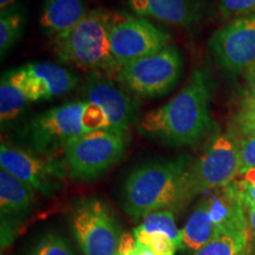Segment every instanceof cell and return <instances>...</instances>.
I'll list each match as a JSON object with an SVG mask.
<instances>
[{"mask_svg":"<svg viewBox=\"0 0 255 255\" xmlns=\"http://www.w3.org/2000/svg\"><path fill=\"white\" fill-rule=\"evenodd\" d=\"M25 9L21 5H14L0 15V53L1 57L14 45L21 37L25 25Z\"/></svg>","mask_w":255,"mask_h":255,"instance_id":"20","label":"cell"},{"mask_svg":"<svg viewBox=\"0 0 255 255\" xmlns=\"http://www.w3.org/2000/svg\"><path fill=\"white\" fill-rule=\"evenodd\" d=\"M231 132L237 137L255 135V98L245 95L231 120Z\"/></svg>","mask_w":255,"mask_h":255,"instance_id":"22","label":"cell"},{"mask_svg":"<svg viewBox=\"0 0 255 255\" xmlns=\"http://www.w3.org/2000/svg\"><path fill=\"white\" fill-rule=\"evenodd\" d=\"M30 102L24 84L23 68L4 73L0 83V122H11Z\"/></svg>","mask_w":255,"mask_h":255,"instance_id":"16","label":"cell"},{"mask_svg":"<svg viewBox=\"0 0 255 255\" xmlns=\"http://www.w3.org/2000/svg\"><path fill=\"white\" fill-rule=\"evenodd\" d=\"M33 255H71L63 239L50 234L39 242Z\"/></svg>","mask_w":255,"mask_h":255,"instance_id":"27","label":"cell"},{"mask_svg":"<svg viewBox=\"0 0 255 255\" xmlns=\"http://www.w3.org/2000/svg\"><path fill=\"white\" fill-rule=\"evenodd\" d=\"M245 73V95L255 98V62L248 68Z\"/></svg>","mask_w":255,"mask_h":255,"instance_id":"29","label":"cell"},{"mask_svg":"<svg viewBox=\"0 0 255 255\" xmlns=\"http://www.w3.org/2000/svg\"><path fill=\"white\" fill-rule=\"evenodd\" d=\"M209 101L208 76L196 70L174 98L139 120L138 131L165 144H197L216 131V124L210 116Z\"/></svg>","mask_w":255,"mask_h":255,"instance_id":"1","label":"cell"},{"mask_svg":"<svg viewBox=\"0 0 255 255\" xmlns=\"http://www.w3.org/2000/svg\"><path fill=\"white\" fill-rule=\"evenodd\" d=\"M109 40L114 58L122 68L163 50L170 45L171 38L144 18L113 13Z\"/></svg>","mask_w":255,"mask_h":255,"instance_id":"8","label":"cell"},{"mask_svg":"<svg viewBox=\"0 0 255 255\" xmlns=\"http://www.w3.org/2000/svg\"><path fill=\"white\" fill-rule=\"evenodd\" d=\"M15 2H17V0H0V8H1V11H5V9L14 6Z\"/></svg>","mask_w":255,"mask_h":255,"instance_id":"31","label":"cell"},{"mask_svg":"<svg viewBox=\"0 0 255 255\" xmlns=\"http://www.w3.org/2000/svg\"><path fill=\"white\" fill-rule=\"evenodd\" d=\"M109 129L107 116L98 105L81 101L52 108L31 117L21 128L20 139L33 151L50 154L63 149L76 137Z\"/></svg>","mask_w":255,"mask_h":255,"instance_id":"3","label":"cell"},{"mask_svg":"<svg viewBox=\"0 0 255 255\" xmlns=\"http://www.w3.org/2000/svg\"><path fill=\"white\" fill-rule=\"evenodd\" d=\"M21 68L30 102L53 100L68 94L78 84L75 73L55 63H31Z\"/></svg>","mask_w":255,"mask_h":255,"instance_id":"13","label":"cell"},{"mask_svg":"<svg viewBox=\"0 0 255 255\" xmlns=\"http://www.w3.org/2000/svg\"><path fill=\"white\" fill-rule=\"evenodd\" d=\"M127 142L124 133L95 130L68 143L64 148V164L76 180H95L123 158Z\"/></svg>","mask_w":255,"mask_h":255,"instance_id":"5","label":"cell"},{"mask_svg":"<svg viewBox=\"0 0 255 255\" xmlns=\"http://www.w3.org/2000/svg\"><path fill=\"white\" fill-rule=\"evenodd\" d=\"M88 12L85 0H44L40 28L55 43L77 26Z\"/></svg>","mask_w":255,"mask_h":255,"instance_id":"15","label":"cell"},{"mask_svg":"<svg viewBox=\"0 0 255 255\" xmlns=\"http://www.w3.org/2000/svg\"><path fill=\"white\" fill-rule=\"evenodd\" d=\"M238 255H252V251H251V246H248L246 250L242 251L241 253H239Z\"/></svg>","mask_w":255,"mask_h":255,"instance_id":"32","label":"cell"},{"mask_svg":"<svg viewBox=\"0 0 255 255\" xmlns=\"http://www.w3.org/2000/svg\"><path fill=\"white\" fill-rule=\"evenodd\" d=\"M250 231L221 232L194 255H238L250 246Z\"/></svg>","mask_w":255,"mask_h":255,"instance_id":"19","label":"cell"},{"mask_svg":"<svg viewBox=\"0 0 255 255\" xmlns=\"http://www.w3.org/2000/svg\"><path fill=\"white\" fill-rule=\"evenodd\" d=\"M183 71V59L176 46L169 45L158 52L122 66L117 79L141 97L155 98L168 94Z\"/></svg>","mask_w":255,"mask_h":255,"instance_id":"6","label":"cell"},{"mask_svg":"<svg viewBox=\"0 0 255 255\" xmlns=\"http://www.w3.org/2000/svg\"><path fill=\"white\" fill-rule=\"evenodd\" d=\"M209 49L220 68L245 72L255 62V13L235 18L213 34Z\"/></svg>","mask_w":255,"mask_h":255,"instance_id":"10","label":"cell"},{"mask_svg":"<svg viewBox=\"0 0 255 255\" xmlns=\"http://www.w3.org/2000/svg\"><path fill=\"white\" fill-rule=\"evenodd\" d=\"M139 229L149 233H162L171 239L176 248H182V231L175 222L174 210L164 209L145 216L138 226Z\"/></svg>","mask_w":255,"mask_h":255,"instance_id":"21","label":"cell"},{"mask_svg":"<svg viewBox=\"0 0 255 255\" xmlns=\"http://www.w3.org/2000/svg\"><path fill=\"white\" fill-rule=\"evenodd\" d=\"M240 175L239 141L231 131L220 133L189 168L190 196L228 187Z\"/></svg>","mask_w":255,"mask_h":255,"instance_id":"7","label":"cell"},{"mask_svg":"<svg viewBox=\"0 0 255 255\" xmlns=\"http://www.w3.org/2000/svg\"><path fill=\"white\" fill-rule=\"evenodd\" d=\"M132 237L150 248L155 255H175L177 250L171 239L162 233H149L137 227L133 229Z\"/></svg>","mask_w":255,"mask_h":255,"instance_id":"23","label":"cell"},{"mask_svg":"<svg viewBox=\"0 0 255 255\" xmlns=\"http://www.w3.org/2000/svg\"><path fill=\"white\" fill-rule=\"evenodd\" d=\"M33 188L7 171L0 170V209L4 215H18L27 212L34 201Z\"/></svg>","mask_w":255,"mask_h":255,"instance_id":"17","label":"cell"},{"mask_svg":"<svg viewBox=\"0 0 255 255\" xmlns=\"http://www.w3.org/2000/svg\"><path fill=\"white\" fill-rule=\"evenodd\" d=\"M181 231H182V248L194 252L199 251L213 238H215L218 233L210 219L207 197L200 201Z\"/></svg>","mask_w":255,"mask_h":255,"instance_id":"18","label":"cell"},{"mask_svg":"<svg viewBox=\"0 0 255 255\" xmlns=\"http://www.w3.org/2000/svg\"><path fill=\"white\" fill-rule=\"evenodd\" d=\"M72 228L84 255H119L116 220L103 201L83 199L72 212Z\"/></svg>","mask_w":255,"mask_h":255,"instance_id":"9","label":"cell"},{"mask_svg":"<svg viewBox=\"0 0 255 255\" xmlns=\"http://www.w3.org/2000/svg\"><path fill=\"white\" fill-rule=\"evenodd\" d=\"M111 19L113 12L102 8L89 11L77 26L53 43L60 62L71 64L91 75L117 76L121 66L111 51Z\"/></svg>","mask_w":255,"mask_h":255,"instance_id":"4","label":"cell"},{"mask_svg":"<svg viewBox=\"0 0 255 255\" xmlns=\"http://www.w3.org/2000/svg\"><path fill=\"white\" fill-rule=\"evenodd\" d=\"M119 255H155L152 251L145 245L141 244L135 239L126 238L121 242Z\"/></svg>","mask_w":255,"mask_h":255,"instance_id":"28","label":"cell"},{"mask_svg":"<svg viewBox=\"0 0 255 255\" xmlns=\"http://www.w3.org/2000/svg\"><path fill=\"white\" fill-rule=\"evenodd\" d=\"M0 165L2 170L44 195H52L59 189L65 167V164L38 158L28 151L5 143L0 146Z\"/></svg>","mask_w":255,"mask_h":255,"instance_id":"11","label":"cell"},{"mask_svg":"<svg viewBox=\"0 0 255 255\" xmlns=\"http://www.w3.org/2000/svg\"><path fill=\"white\" fill-rule=\"evenodd\" d=\"M247 210V221H248V228H250V235L251 239L255 244V206L248 207Z\"/></svg>","mask_w":255,"mask_h":255,"instance_id":"30","label":"cell"},{"mask_svg":"<svg viewBox=\"0 0 255 255\" xmlns=\"http://www.w3.org/2000/svg\"><path fill=\"white\" fill-rule=\"evenodd\" d=\"M231 186L246 208L255 206V169L240 175Z\"/></svg>","mask_w":255,"mask_h":255,"instance_id":"24","label":"cell"},{"mask_svg":"<svg viewBox=\"0 0 255 255\" xmlns=\"http://www.w3.org/2000/svg\"><path fill=\"white\" fill-rule=\"evenodd\" d=\"M130 6L138 15L183 28L199 23L203 11L202 0H130Z\"/></svg>","mask_w":255,"mask_h":255,"instance_id":"14","label":"cell"},{"mask_svg":"<svg viewBox=\"0 0 255 255\" xmlns=\"http://www.w3.org/2000/svg\"><path fill=\"white\" fill-rule=\"evenodd\" d=\"M189 159L154 161L136 168L123 187V205L135 219L158 210H174L191 200L189 191Z\"/></svg>","mask_w":255,"mask_h":255,"instance_id":"2","label":"cell"},{"mask_svg":"<svg viewBox=\"0 0 255 255\" xmlns=\"http://www.w3.org/2000/svg\"><path fill=\"white\" fill-rule=\"evenodd\" d=\"M219 8L225 18H240L255 13V0H219Z\"/></svg>","mask_w":255,"mask_h":255,"instance_id":"25","label":"cell"},{"mask_svg":"<svg viewBox=\"0 0 255 255\" xmlns=\"http://www.w3.org/2000/svg\"><path fill=\"white\" fill-rule=\"evenodd\" d=\"M85 100L101 108L107 116L109 130L128 135L137 119L138 103L128 92L101 76L91 75L83 88Z\"/></svg>","mask_w":255,"mask_h":255,"instance_id":"12","label":"cell"},{"mask_svg":"<svg viewBox=\"0 0 255 255\" xmlns=\"http://www.w3.org/2000/svg\"><path fill=\"white\" fill-rule=\"evenodd\" d=\"M237 138L239 141V155H240V175H244L252 169H255V135L237 137Z\"/></svg>","mask_w":255,"mask_h":255,"instance_id":"26","label":"cell"}]
</instances>
